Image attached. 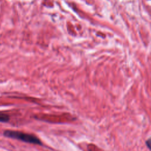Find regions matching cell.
<instances>
[{
    "label": "cell",
    "instance_id": "obj_1",
    "mask_svg": "<svg viewBox=\"0 0 151 151\" xmlns=\"http://www.w3.org/2000/svg\"><path fill=\"white\" fill-rule=\"evenodd\" d=\"M3 134L6 137L18 140L25 143L42 145V143L40 139L36 136L31 134L11 130H6L4 132Z\"/></svg>",
    "mask_w": 151,
    "mask_h": 151
},
{
    "label": "cell",
    "instance_id": "obj_3",
    "mask_svg": "<svg viewBox=\"0 0 151 151\" xmlns=\"http://www.w3.org/2000/svg\"><path fill=\"white\" fill-rule=\"evenodd\" d=\"M150 139H149L147 140H146V146H147V147L149 148V149H150Z\"/></svg>",
    "mask_w": 151,
    "mask_h": 151
},
{
    "label": "cell",
    "instance_id": "obj_2",
    "mask_svg": "<svg viewBox=\"0 0 151 151\" xmlns=\"http://www.w3.org/2000/svg\"><path fill=\"white\" fill-rule=\"evenodd\" d=\"M9 120V117L8 115L0 112V122L6 123Z\"/></svg>",
    "mask_w": 151,
    "mask_h": 151
}]
</instances>
